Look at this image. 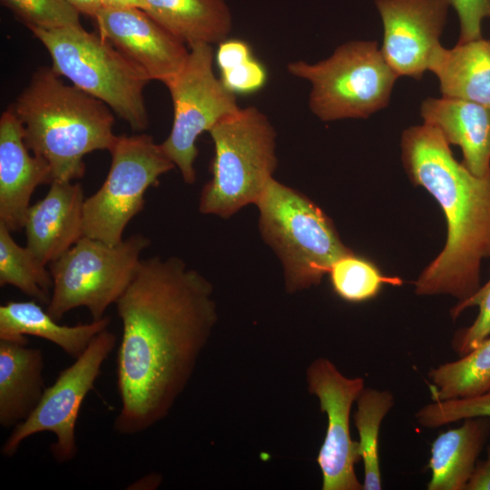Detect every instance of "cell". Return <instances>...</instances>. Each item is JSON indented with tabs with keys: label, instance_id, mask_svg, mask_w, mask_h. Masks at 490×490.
Wrapping results in <instances>:
<instances>
[{
	"label": "cell",
	"instance_id": "1",
	"mask_svg": "<svg viewBox=\"0 0 490 490\" xmlns=\"http://www.w3.org/2000/svg\"><path fill=\"white\" fill-rule=\"evenodd\" d=\"M122 407L113 428L142 433L164 418L185 388L217 321L212 286L177 257L141 260L115 303Z\"/></svg>",
	"mask_w": 490,
	"mask_h": 490
},
{
	"label": "cell",
	"instance_id": "2",
	"mask_svg": "<svg viewBox=\"0 0 490 490\" xmlns=\"http://www.w3.org/2000/svg\"><path fill=\"white\" fill-rule=\"evenodd\" d=\"M401 149L409 179L435 198L447 225L445 247L415 281V292L465 300L479 289L481 262L490 259V172L473 174L426 123L403 132Z\"/></svg>",
	"mask_w": 490,
	"mask_h": 490
},
{
	"label": "cell",
	"instance_id": "3",
	"mask_svg": "<svg viewBox=\"0 0 490 490\" xmlns=\"http://www.w3.org/2000/svg\"><path fill=\"white\" fill-rule=\"evenodd\" d=\"M60 77L52 67L39 68L11 106L26 146L49 163L54 181H72L84 175L83 157L110 151L117 135L112 109Z\"/></svg>",
	"mask_w": 490,
	"mask_h": 490
},
{
	"label": "cell",
	"instance_id": "4",
	"mask_svg": "<svg viewBox=\"0 0 490 490\" xmlns=\"http://www.w3.org/2000/svg\"><path fill=\"white\" fill-rule=\"evenodd\" d=\"M255 204L260 235L279 259L289 293L318 284L338 259L352 251L318 206L274 178Z\"/></svg>",
	"mask_w": 490,
	"mask_h": 490
},
{
	"label": "cell",
	"instance_id": "5",
	"mask_svg": "<svg viewBox=\"0 0 490 490\" xmlns=\"http://www.w3.org/2000/svg\"><path fill=\"white\" fill-rule=\"evenodd\" d=\"M214 144L211 180L201 192L199 211L230 218L256 203L278 164L276 131L256 106L241 108L209 131Z\"/></svg>",
	"mask_w": 490,
	"mask_h": 490
},
{
	"label": "cell",
	"instance_id": "6",
	"mask_svg": "<svg viewBox=\"0 0 490 490\" xmlns=\"http://www.w3.org/2000/svg\"><path fill=\"white\" fill-rule=\"evenodd\" d=\"M29 29L48 51L57 74L103 102L132 130L141 132L148 127L143 91L151 80L109 41L81 24Z\"/></svg>",
	"mask_w": 490,
	"mask_h": 490
},
{
	"label": "cell",
	"instance_id": "7",
	"mask_svg": "<svg viewBox=\"0 0 490 490\" xmlns=\"http://www.w3.org/2000/svg\"><path fill=\"white\" fill-rule=\"evenodd\" d=\"M287 71L310 83L309 107L323 122L368 118L385 108L397 74L375 41L352 40L327 59L290 62Z\"/></svg>",
	"mask_w": 490,
	"mask_h": 490
},
{
	"label": "cell",
	"instance_id": "8",
	"mask_svg": "<svg viewBox=\"0 0 490 490\" xmlns=\"http://www.w3.org/2000/svg\"><path fill=\"white\" fill-rule=\"evenodd\" d=\"M150 240L137 233L110 245L83 236L49 264L53 289L46 311L56 321L74 309L85 307L93 320L104 317L134 278Z\"/></svg>",
	"mask_w": 490,
	"mask_h": 490
},
{
	"label": "cell",
	"instance_id": "9",
	"mask_svg": "<svg viewBox=\"0 0 490 490\" xmlns=\"http://www.w3.org/2000/svg\"><path fill=\"white\" fill-rule=\"evenodd\" d=\"M107 177L83 203V236L114 245L144 206V195L175 165L148 134L120 135L109 151Z\"/></svg>",
	"mask_w": 490,
	"mask_h": 490
},
{
	"label": "cell",
	"instance_id": "10",
	"mask_svg": "<svg viewBox=\"0 0 490 490\" xmlns=\"http://www.w3.org/2000/svg\"><path fill=\"white\" fill-rule=\"evenodd\" d=\"M189 48L185 65L166 86L172 101L173 122L161 146L180 170L183 181L192 184L196 180L194 162L198 155V137L240 107L236 94L214 74L212 44L196 43Z\"/></svg>",
	"mask_w": 490,
	"mask_h": 490
},
{
	"label": "cell",
	"instance_id": "11",
	"mask_svg": "<svg viewBox=\"0 0 490 490\" xmlns=\"http://www.w3.org/2000/svg\"><path fill=\"white\" fill-rule=\"evenodd\" d=\"M115 344L116 336L108 329L95 336L74 363L61 371L54 383L45 388L31 415L14 427L1 448L2 454L11 457L29 436L51 432L56 436L50 447L53 457L58 463L74 459L78 451L75 425L80 407Z\"/></svg>",
	"mask_w": 490,
	"mask_h": 490
},
{
	"label": "cell",
	"instance_id": "12",
	"mask_svg": "<svg viewBox=\"0 0 490 490\" xmlns=\"http://www.w3.org/2000/svg\"><path fill=\"white\" fill-rule=\"evenodd\" d=\"M309 391L319 401L328 417V427L318 455L323 490H361L355 473L361 459L359 443L350 436L352 405L365 388L360 377H348L325 358L313 361L307 370Z\"/></svg>",
	"mask_w": 490,
	"mask_h": 490
},
{
	"label": "cell",
	"instance_id": "13",
	"mask_svg": "<svg viewBox=\"0 0 490 490\" xmlns=\"http://www.w3.org/2000/svg\"><path fill=\"white\" fill-rule=\"evenodd\" d=\"M448 0H376L383 24L381 53L400 76L421 79L441 45Z\"/></svg>",
	"mask_w": 490,
	"mask_h": 490
},
{
	"label": "cell",
	"instance_id": "14",
	"mask_svg": "<svg viewBox=\"0 0 490 490\" xmlns=\"http://www.w3.org/2000/svg\"><path fill=\"white\" fill-rule=\"evenodd\" d=\"M95 21L98 34L138 65L150 78L167 86L185 65L190 48L145 11L102 8Z\"/></svg>",
	"mask_w": 490,
	"mask_h": 490
},
{
	"label": "cell",
	"instance_id": "15",
	"mask_svg": "<svg viewBox=\"0 0 490 490\" xmlns=\"http://www.w3.org/2000/svg\"><path fill=\"white\" fill-rule=\"evenodd\" d=\"M24 127L12 106L0 118V222L11 232L24 228L34 190L54 181L49 163L31 155Z\"/></svg>",
	"mask_w": 490,
	"mask_h": 490
},
{
	"label": "cell",
	"instance_id": "16",
	"mask_svg": "<svg viewBox=\"0 0 490 490\" xmlns=\"http://www.w3.org/2000/svg\"><path fill=\"white\" fill-rule=\"evenodd\" d=\"M84 200L79 182L53 181L46 195L30 205L24 225L26 248L44 265L83 236Z\"/></svg>",
	"mask_w": 490,
	"mask_h": 490
},
{
	"label": "cell",
	"instance_id": "17",
	"mask_svg": "<svg viewBox=\"0 0 490 490\" xmlns=\"http://www.w3.org/2000/svg\"><path fill=\"white\" fill-rule=\"evenodd\" d=\"M424 123L436 128L449 144L458 145L463 164L475 175L490 172V108L453 98L425 99Z\"/></svg>",
	"mask_w": 490,
	"mask_h": 490
},
{
	"label": "cell",
	"instance_id": "18",
	"mask_svg": "<svg viewBox=\"0 0 490 490\" xmlns=\"http://www.w3.org/2000/svg\"><path fill=\"white\" fill-rule=\"evenodd\" d=\"M111 318L75 326L60 325L35 300L8 301L0 306V339L27 344L25 336L44 338L74 358L80 357L100 332L107 329Z\"/></svg>",
	"mask_w": 490,
	"mask_h": 490
},
{
	"label": "cell",
	"instance_id": "19",
	"mask_svg": "<svg viewBox=\"0 0 490 490\" xmlns=\"http://www.w3.org/2000/svg\"><path fill=\"white\" fill-rule=\"evenodd\" d=\"M38 348L0 339V425L15 427L38 405L46 387Z\"/></svg>",
	"mask_w": 490,
	"mask_h": 490
},
{
	"label": "cell",
	"instance_id": "20",
	"mask_svg": "<svg viewBox=\"0 0 490 490\" xmlns=\"http://www.w3.org/2000/svg\"><path fill=\"white\" fill-rule=\"evenodd\" d=\"M428 70L439 80L442 97L474 102L490 108V40L439 45Z\"/></svg>",
	"mask_w": 490,
	"mask_h": 490
},
{
	"label": "cell",
	"instance_id": "21",
	"mask_svg": "<svg viewBox=\"0 0 490 490\" xmlns=\"http://www.w3.org/2000/svg\"><path fill=\"white\" fill-rule=\"evenodd\" d=\"M490 438V417L464 419L432 443L428 490H465L478 456Z\"/></svg>",
	"mask_w": 490,
	"mask_h": 490
},
{
	"label": "cell",
	"instance_id": "22",
	"mask_svg": "<svg viewBox=\"0 0 490 490\" xmlns=\"http://www.w3.org/2000/svg\"><path fill=\"white\" fill-rule=\"evenodd\" d=\"M145 4L143 11L188 46L219 44L232 29L226 0H145Z\"/></svg>",
	"mask_w": 490,
	"mask_h": 490
},
{
	"label": "cell",
	"instance_id": "23",
	"mask_svg": "<svg viewBox=\"0 0 490 490\" xmlns=\"http://www.w3.org/2000/svg\"><path fill=\"white\" fill-rule=\"evenodd\" d=\"M433 401L474 397L490 391V337L459 359L428 372Z\"/></svg>",
	"mask_w": 490,
	"mask_h": 490
},
{
	"label": "cell",
	"instance_id": "24",
	"mask_svg": "<svg viewBox=\"0 0 490 490\" xmlns=\"http://www.w3.org/2000/svg\"><path fill=\"white\" fill-rule=\"evenodd\" d=\"M0 222V286L15 287L40 304L48 305L53 289L50 270L25 247L18 245Z\"/></svg>",
	"mask_w": 490,
	"mask_h": 490
},
{
	"label": "cell",
	"instance_id": "25",
	"mask_svg": "<svg viewBox=\"0 0 490 490\" xmlns=\"http://www.w3.org/2000/svg\"><path fill=\"white\" fill-rule=\"evenodd\" d=\"M394 403L392 392L375 388H364L357 398L354 421L364 465V490L381 489L378 436L381 423Z\"/></svg>",
	"mask_w": 490,
	"mask_h": 490
},
{
	"label": "cell",
	"instance_id": "26",
	"mask_svg": "<svg viewBox=\"0 0 490 490\" xmlns=\"http://www.w3.org/2000/svg\"><path fill=\"white\" fill-rule=\"evenodd\" d=\"M328 274L334 292L351 303L375 298L385 284H402L399 278L384 276L372 261L353 251L338 259Z\"/></svg>",
	"mask_w": 490,
	"mask_h": 490
},
{
	"label": "cell",
	"instance_id": "27",
	"mask_svg": "<svg viewBox=\"0 0 490 490\" xmlns=\"http://www.w3.org/2000/svg\"><path fill=\"white\" fill-rule=\"evenodd\" d=\"M29 28L79 25L80 13L66 0H1Z\"/></svg>",
	"mask_w": 490,
	"mask_h": 490
},
{
	"label": "cell",
	"instance_id": "28",
	"mask_svg": "<svg viewBox=\"0 0 490 490\" xmlns=\"http://www.w3.org/2000/svg\"><path fill=\"white\" fill-rule=\"evenodd\" d=\"M477 416L490 417V391L474 397L433 401L415 415L420 426L430 429Z\"/></svg>",
	"mask_w": 490,
	"mask_h": 490
},
{
	"label": "cell",
	"instance_id": "29",
	"mask_svg": "<svg viewBox=\"0 0 490 490\" xmlns=\"http://www.w3.org/2000/svg\"><path fill=\"white\" fill-rule=\"evenodd\" d=\"M478 307L479 312L474 322L459 329L452 339V348L463 356L490 337V279L469 298L459 301L450 311L453 319L466 309Z\"/></svg>",
	"mask_w": 490,
	"mask_h": 490
},
{
	"label": "cell",
	"instance_id": "30",
	"mask_svg": "<svg viewBox=\"0 0 490 490\" xmlns=\"http://www.w3.org/2000/svg\"><path fill=\"white\" fill-rule=\"evenodd\" d=\"M223 85L234 94H250L261 90L268 80L264 64L255 57L220 72Z\"/></svg>",
	"mask_w": 490,
	"mask_h": 490
},
{
	"label": "cell",
	"instance_id": "31",
	"mask_svg": "<svg viewBox=\"0 0 490 490\" xmlns=\"http://www.w3.org/2000/svg\"><path fill=\"white\" fill-rule=\"evenodd\" d=\"M456 11L460 21L458 43L482 38L481 24L490 17V0H448Z\"/></svg>",
	"mask_w": 490,
	"mask_h": 490
},
{
	"label": "cell",
	"instance_id": "32",
	"mask_svg": "<svg viewBox=\"0 0 490 490\" xmlns=\"http://www.w3.org/2000/svg\"><path fill=\"white\" fill-rule=\"evenodd\" d=\"M252 48L244 40L226 38L218 44L214 61L220 72L230 69L251 58Z\"/></svg>",
	"mask_w": 490,
	"mask_h": 490
},
{
	"label": "cell",
	"instance_id": "33",
	"mask_svg": "<svg viewBox=\"0 0 490 490\" xmlns=\"http://www.w3.org/2000/svg\"><path fill=\"white\" fill-rule=\"evenodd\" d=\"M465 490H490V460L477 461Z\"/></svg>",
	"mask_w": 490,
	"mask_h": 490
},
{
	"label": "cell",
	"instance_id": "34",
	"mask_svg": "<svg viewBox=\"0 0 490 490\" xmlns=\"http://www.w3.org/2000/svg\"><path fill=\"white\" fill-rule=\"evenodd\" d=\"M80 14L94 19L103 8L100 0H66Z\"/></svg>",
	"mask_w": 490,
	"mask_h": 490
},
{
	"label": "cell",
	"instance_id": "35",
	"mask_svg": "<svg viewBox=\"0 0 490 490\" xmlns=\"http://www.w3.org/2000/svg\"><path fill=\"white\" fill-rule=\"evenodd\" d=\"M103 8H139L144 10L145 0H100Z\"/></svg>",
	"mask_w": 490,
	"mask_h": 490
},
{
	"label": "cell",
	"instance_id": "36",
	"mask_svg": "<svg viewBox=\"0 0 490 490\" xmlns=\"http://www.w3.org/2000/svg\"><path fill=\"white\" fill-rule=\"evenodd\" d=\"M486 453H487V459L490 460V438L487 442V445H486Z\"/></svg>",
	"mask_w": 490,
	"mask_h": 490
}]
</instances>
